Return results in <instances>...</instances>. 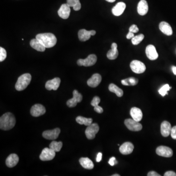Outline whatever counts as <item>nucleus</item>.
Segmentation results:
<instances>
[{
	"label": "nucleus",
	"instance_id": "1",
	"mask_svg": "<svg viewBox=\"0 0 176 176\" xmlns=\"http://www.w3.org/2000/svg\"><path fill=\"white\" fill-rule=\"evenodd\" d=\"M15 123V117L11 113L3 114L0 118V128L3 130L8 131L13 129Z\"/></svg>",
	"mask_w": 176,
	"mask_h": 176
},
{
	"label": "nucleus",
	"instance_id": "2",
	"mask_svg": "<svg viewBox=\"0 0 176 176\" xmlns=\"http://www.w3.org/2000/svg\"><path fill=\"white\" fill-rule=\"evenodd\" d=\"M36 38L46 48L54 47L57 43V39L54 34L51 33L38 34Z\"/></svg>",
	"mask_w": 176,
	"mask_h": 176
},
{
	"label": "nucleus",
	"instance_id": "3",
	"mask_svg": "<svg viewBox=\"0 0 176 176\" xmlns=\"http://www.w3.org/2000/svg\"><path fill=\"white\" fill-rule=\"evenodd\" d=\"M31 80V76L29 74H25L18 78L15 84V88L18 91L24 90L29 85Z\"/></svg>",
	"mask_w": 176,
	"mask_h": 176
},
{
	"label": "nucleus",
	"instance_id": "4",
	"mask_svg": "<svg viewBox=\"0 0 176 176\" xmlns=\"http://www.w3.org/2000/svg\"><path fill=\"white\" fill-rule=\"evenodd\" d=\"M97 61V57L95 54H91L88 56L86 59H80L77 61V65L79 66L90 67L95 65Z\"/></svg>",
	"mask_w": 176,
	"mask_h": 176
},
{
	"label": "nucleus",
	"instance_id": "5",
	"mask_svg": "<svg viewBox=\"0 0 176 176\" xmlns=\"http://www.w3.org/2000/svg\"><path fill=\"white\" fill-rule=\"evenodd\" d=\"M132 70L136 74H142L146 70V66L144 64L140 61L134 60L130 63Z\"/></svg>",
	"mask_w": 176,
	"mask_h": 176
},
{
	"label": "nucleus",
	"instance_id": "6",
	"mask_svg": "<svg viewBox=\"0 0 176 176\" xmlns=\"http://www.w3.org/2000/svg\"><path fill=\"white\" fill-rule=\"evenodd\" d=\"M99 127L97 123H92L88 126L85 131L86 137L89 139L95 138L96 134L99 131Z\"/></svg>",
	"mask_w": 176,
	"mask_h": 176
},
{
	"label": "nucleus",
	"instance_id": "7",
	"mask_svg": "<svg viewBox=\"0 0 176 176\" xmlns=\"http://www.w3.org/2000/svg\"><path fill=\"white\" fill-rule=\"evenodd\" d=\"M124 123L127 128L132 131H139L142 128V126L139 122L133 119H126Z\"/></svg>",
	"mask_w": 176,
	"mask_h": 176
},
{
	"label": "nucleus",
	"instance_id": "8",
	"mask_svg": "<svg viewBox=\"0 0 176 176\" xmlns=\"http://www.w3.org/2000/svg\"><path fill=\"white\" fill-rule=\"evenodd\" d=\"M55 156V152L50 148H45L43 150L40 156V159L42 161H51Z\"/></svg>",
	"mask_w": 176,
	"mask_h": 176
},
{
	"label": "nucleus",
	"instance_id": "9",
	"mask_svg": "<svg viewBox=\"0 0 176 176\" xmlns=\"http://www.w3.org/2000/svg\"><path fill=\"white\" fill-rule=\"evenodd\" d=\"M82 98L81 94L78 93L77 90H74L73 91V97L68 100L67 102V106L70 108L75 107L78 103L81 102Z\"/></svg>",
	"mask_w": 176,
	"mask_h": 176
},
{
	"label": "nucleus",
	"instance_id": "10",
	"mask_svg": "<svg viewBox=\"0 0 176 176\" xmlns=\"http://www.w3.org/2000/svg\"><path fill=\"white\" fill-rule=\"evenodd\" d=\"M46 111V109L44 106L40 104H36L31 107L30 114L33 116L38 117L45 114Z\"/></svg>",
	"mask_w": 176,
	"mask_h": 176
},
{
	"label": "nucleus",
	"instance_id": "11",
	"mask_svg": "<svg viewBox=\"0 0 176 176\" xmlns=\"http://www.w3.org/2000/svg\"><path fill=\"white\" fill-rule=\"evenodd\" d=\"M156 153L163 157L170 158L173 156V151L167 146H160L156 149Z\"/></svg>",
	"mask_w": 176,
	"mask_h": 176
},
{
	"label": "nucleus",
	"instance_id": "12",
	"mask_svg": "<svg viewBox=\"0 0 176 176\" xmlns=\"http://www.w3.org/2000/svg\"><path fill=\"white\" fill-rule=\"evenodd\" d=\"M60 132V129L58 128L51 130L45 131L43 133V137L49 140H54L58 137Z\"/></svg>",
	"mask_w": 176,
	"mask_h": 176
},
{
	"label": "nucleus",
	"instance_id": "13",
	"mask_svg": "<svg viewBox=\"0 0 176 176\" xmlns=\"http://www.w3.org/2000/svg\"><path fill=\"white\" fill-rule=\"evenodd\" d=\"M96 34L95 30H88L85 29H80L78 32V38L81 41L85 42L88 40L91 36L95 35Z\"/></svg>",
	"mask_w": 176,
	"mask_h": 176
},
{
	"label": "nucleus",
	"instance_id": "14",
	"mask_svg": "<svg viewBox=\"0 0 176 176\" xmlns=\"http://www.w3.org/2000/svg\"><path fill=\"white\" fill-rule=\"evenodd\" d=\"M61 80L58 77H56L46 82L45 87L48 90H57L60 84Z\"/></svg>",
	"mask_w": 176,
	"mask_h": 176
},
{
	"label": "nucleus",
	"instance_id": "15",
	"mask_svg": "<svg viewBox=\"0 0 176 176\" xmlns=\"http://www.w3.org/2000/svg\"><path fill=\"white\" fill-rule=\"evenodd\" d=\"M146 56L151 60H155L158 58V55L155 46L152 45L147 46L145 50Z\"/></svg>",
	"mask_w": 176,
	"mask_h": 176
},
{
	"label": "nucleus",
	"instance_id": "16",
	"mask_svg": "<svg viewBox=\"0 0 176 176\" xmlns=\"http://www.w3.org/2000/svg\"><path fill=\"white\" fill-rule=\"evenodd\" d=\"M70 7L67 3L63 4L58 11L59 17L64 19H68L70 13Z\"/></svg>",
	"mask_w": 176,
	"mask_h": 176
},
{
	"label": "nucleus",
	"instance_id": "17",
	"mask_svg": "<svg viewBox=\"0 0 176 176\" xmlns=\"http://www.w3.org/2000/svg\"><path fill=\"white\" fill-rule=\"evenodd\" d=\"M101 76L98 74L93 75L90 79L87 81V84L90 87L96 88L99 85L101 82Z\"/></svg>",
	"mask_w": 176,
	"mask_h": 176
},
{
	"label": "nucleus",
	"instance_id": "18",
	"mask_svg": "<svg viewBox=\"0 0 176 176\" xmlns=\"http://www.w3.org/2000/svg\"><path fill=\"white\" fill-rule=\"evenodd\" d=\"M134 146L133 144L130 142H126L119 147V151L123 155H129L133 152Z\"/></svg>",
	"mask_w": 176,
	"mask_h": 176
},
{
	"label": "nucleus",
	"instance_id": "19",
	"mask_svg": "<svg viewBox=\"0 0 176 176\" xmlns=\"http://www.w3.org/2000/svg\"><path fill=\"white\" fill-rule=\"evenodd\" d=\"M171 125L169 122L164 121L161 126V132L162 136L164 137H167L171 134L172 130Z\"/></svg>",
	"mask_w": 176,
	"mask_h": 176
},
{
	"label": "nucleus",
	"instance_id": "20",
	"mask_svg": "<svg viewBox=\"0 0 176 176\" xmlns=\"http://www.w3.org/2000/svg\"><path fill=\"white\" fill-rule=\"evenodd\" d=\"M137 13L142 16L145 15L148 11V5L145 0H141L138 3L137 8Z\"/></svg>",
	"mask_w": 176,
	"mask_h": 176
},
{
	"label": "nucleus",
	"instance_id": "21",
	"mask_svg": "<svg viewBox=\"0 0 176 176\" xmlns=\"http://www.w3.org/2000/svg\"><path fill=\"white\" fill-rule=\"evenodd\" d=\"M19 158L15 154H10L6 159V165L9 168H13L17 165L19 162Z\"/></svg>",
	"mask_w": 176,
	"mask_h": 176
},
{
	"label": "nucleus",
	"instance_id": "22",
	"mask_svg": "<svg viewBox=\"0 0 176 176\" xmlns=\"http://www.w3.org/2000/svg\"><path fill=\"white\" fill-rule=\"evenodd\" d=\"M126 8V4L123 2H119L112 8V13L116 16L121 15Z\"/></svg>",
	"mask_w": 176,
	"mask_h": 176
},
{
	"label": "nucleus",
	"instance_id": "23",
	"mask_svg": "<svg viewBox=\"0 0 176 176\" xmlns=\"http://www.w3.org/2000/svg\"><path fill=\"white\" fill-rule=\"evenodd\" d=\"M159 29L163 34L167 36H171L173 34V30L170 25L166 22H162L159 25Z\"/></svg>",
	"mask_w": 176,
	"mask_h": 176
},
{
	"label": "nucleus",
	"instance_id": "24",
	"mask_svg": "<svg viewBox=\"0 0 176 176\" xmlns=\"http://www.w3.org/2000/svg\"><path fill=\"white\" fill-rule=\"evenodd\" d=\"M130 115L132 118L137 122H141L142 118V110L137 107H133L131 109Z\"/></svg>",
	"mask_w": 176,
	"mask_h": 176
},
{
	"label": "nucleus",
	"instance_id": "25",
	"mask_svg": "<svg viewBox=\"0 0 176 176\" xmlns=\"http://www.w3.org/2000/svg\"><path fill=\"white\" fill-rule=\"evenodd\" d=\"M117 48V44L115 43H113L111 44V49L109 50L107 53V58L110 60H115L118 57V51Z\"/></svg>",
	"mask_w": 176,
	"mask_h": 176
},
{
	"label": "nucleus",
	"instance_id": "26",
	"mask_svg": "<svg viewBox=\"0 0 176 176\" xmlns=\"http://www.w3.org/2000/svg\"><path fill=\"white\" fill-rule=\"evenodd\" d=\"M81 165L86 169L91 170L94 168V164L93 162L88 158H81L79 159Z\"/></svg>",
	"mask_w": 176,
	"mask_h": 176
},
{
	"label": "nucleus",
	"instance_id": "27",
	"mask_svg": "<svg viewBox=\"0 0 176 176\" xmlns=\"http://www.w3.org/2000/svg\"><path fill=\"white\" fill-rule=\"evenodd\" d=\"M30 45L33 49L37 50V51L43 52L46 49V48L44 47L42 44L37 40L36 38L32 39L30 42Z\"/></svg>",
	"mask_w": 176,
	"mask_h": 176
},
{
	"label": "nucleus",
	"instance_id": "28",
	"mask_svg": "<svg viewBox=\"0 0 176 176\" xmlns=\"http://www.w3.org/2000/svg\"><path fill=\"white\" fill-rule=\"evenodd\" d=\"M100 102H101V98L98 96H95L91 101V105L95 107L94 110L96 112L99 114H101L103 112V109L101 107L98 106V104Z\"/></svg>",
	"mask_w": 176,
	"mask_h": 176
},
{
	"label": "nucleus",
	"instance_id": "29",
	"mask_svg": "<svg viewBox=\"0 0 176 176\" xmlns=\"http://www.w3.org/2000/svg\"><path fill=\"white\" fill-rule=\"evenodd\" d=\"M109 90L111 92L115 93L118 97H122L123 95V91L121 88L117 87L114 84L111 83L109 86Z\"/></svg>",
	"mask_w": 176,
	"mask_h": 176
},
{
	"label": "nucleus",
	"instance_id": "30",
	"mask_svg": "<svg viewBox=\"0 0 176 176\" xmlns=\"http://www.w3.org/2000/svg\"><path fill=\"white\" fill-rule=\"evenodd\" d=\"M76 121L80 125H85L89 126L93 122V119L91 118H86L81 116H79L76 118Z\"/></svg>",
	"mask_w": 176,
	"mask_h": 176
},
{
	"label": "nucleus",
	"instance_id": "31",
	"mask_svg": "<svg viewBox=\"0 0 176 176\" xmlns=\"http://www.w3.org/2000/svg\"><path fill=\"white\" fill-rule=\"evenodd\" d=\"M138 82V79L135 77H129L122 80V84L125 86H135Z\"/></svg>",
	"mask_w": 176,
	"mask_h": 176
},
{
	"label": "nucleus",
	"instance_id": "32",
	"mask_svg": "<svg viewBox=\"0 0 176 176\" xmlns=\"http://www.w3.org/2000/svg\"><path fill=\"white\" fill-rule=\"evenodd\" d=\"M67 3L70 7H73L75 11H78L81 8V5L79 0H67Z\"/></svg>",
	"mask_w": 176,
	"mask_h": 176
},
{
	"label": "nucleus",
	"instance_id": "33",
	"mask_svg": "<svg viewBox=\"0 0 176 176\" xmlns=\"http://www.w3.org/2000/svg\"><path fill=\"white\" fill-rule=\"evenodd\" d=\"M62 146L63 143L61 142H57L53 141L50 143L49 147L51 149L54 151L55 152H57L61 150Z\"/></svg>",
	"mask_w": 176,
	"mask_h": 176
},
{
	"label": "nucleus",
	"instance_id": "34",
	"mask_svg": "<svg viewBox=\"0 0 176 176\" xmlns=\"http://www.w3.org/2000/svg\"><path fill=\"white\" fill-rule=\"evenodd\" d=\"M144 38V35L143 34L135 36L132 38V43L134 45H137L139 44Z\"/></svg>",
	"mask_w": 176,
	"mask_h": 176
},
{
	"label": "nucleus",
	"instance_id": "35",
	"mask_svg": "<svg viewBox=\"0 0 176 176\" xmlns=\"http://www.w3.org/2000/svg\"><path fill=\"white\" fill-rule=\"evenodd\" d=\"M171 89V87H170L168 84H165L158 90V93L161 96H164L165 95L168 94L167 91H169Z\"/></svg>",
	"mask_w": 176,
	"mask_h": 176
},
{
	"label": "nucleus",
	"instance_id": "36",
	"mask_svg": "<svg viewBox=\"0 0 176 176\" xmlns=\"http://www.w3.org/2000/svg\"><path fill=\"white\" fill-rule=\"evenodd\" d=\"M7 51L2 47L0 48V61L3 62L7 58Z\"/></svg>",
	"mask_w": 176,
	"mask_h": 176
},
{
	"label": "nucleus",
	"instance_id": "37",
	"mask_svg": "<svg viewBox=\"0 0 176 176\" xmlns=\"http://www.w3.org/2000/svg\"><path fill=\"white\" fill-rule=\"evenodd\" d=\"M129 31H131L132 33H133L134 34L135 33H137L139 31L138 27L136 25H132L129 28Z\"/></svg>",
	"mask_w": 176,
	"mask_h": 176
},
{
	"label": "nucleus",
	"instance_id": "38",
	"mask_svg": "<svg viewBox=\"0 0 176 176\" xmlns=\"http://www.w3.org/2000/svg\"><path fill=\"white\" fill-rule=\"evenodd\" d=\"M109 163L111 166H114L116 164H117V161L116 160L115 157H111L109 161Z\"/></svg>",
	"mask_w": 176,
	"mask_h": 176
},
{
	"label": "nucleus",
	"instance_id": "39",
	"mask_svg": "<svg viewBox=\"0 0 176 176\" xmlns=\"http://www.w3.org/2000/svg\"><path fill=\"white\" fill-rule=\"evenodd\" d=\"M171 136L173 139H176V126L172 127L171 132Z\"/></svg>",
	"mask_w": 176,
	"mask_h": 176
},
{
	"label": "nucleus",
	"instance_id": "40",
	"mask_svg": "<svg viewBox=\"0 0 176 176\" xmlns=\"http://www.w3.org/2000/svg\"><path fill=\"white\" fill-rule=\"evenodd\" d=\"M164 176H176V173L172 171L166 172L164 175Z\"/></svg>",
	"mask_w": 176,
	"mask_h": 176
},
{
	"label": "nucleus",
	"instance_id": "41",
	"mask_svg": "<svg viewBox=\"0 0 176 176\" xmlns=\"http://www.w3.org/2000/svg\"><path fill=\"white\" fill-rule=\"evenodd\" d=\"M148 176H161V175L158 174V173H157L155 171H151L149 172L148 174Z\"/></svg>",
	"mask_w": 176,
	"mask_h": 176
},
{
	"label": "nucleus",
	"instance_id": "42",
	"mask_svg": "<svg viewBox=\"0 0 176 176\" xmlns=\"http://www.w3.org/2000/svg\"><path fill=\"white\" fill-rule=\"evenodd\" d=\"M102 157V153H98V154H97V157H96V161L97 163L101 162V161Z\"/></svg>",
	"mask_w": 176,
	"mask_h": 176
},
{
	"label": "nucleus",
	"instance_id": "43",
	"mask_svg": "<svg viewBox=\"0 0 176 176\" xmlns=\"http://www.w3.org/2000/svg\"><path fill=\"white\" fill-rule=\"evenodd\" d=\"M134 36H134V33H132L131 31H129L128 34L126 36V38L128 39H132V38H133Z\"/></svg>",
	"mask_w": 176,
	"mask_h": 176
},
{
	"label": "nucleus",
	"instance_id": "44",
	"mask_svg": "<svg viewBox=\"0 0 176 176\" xmlns=\"http://www.w3.org/2000/svg\"><path fill=\"white\" fill-rule=\"evenodd\" d=\"M172 70L173 71V74L175 75H176V66H172Z\"/></svg>",
	"mask_w": 176,
	"mask_h": 176
},
{
	"label": "nucleus",
	"instance_id": "45",
	"mask_svg": "<svg viewBox=\"0 0 176 176\" xmlns=\"http://www.w3.org/2000/svg\"><path fill=\"white\" fill-rule=\"evenodd\" d=\"M106 1L110 3H113L116 1V0H106Z\"/></svg>",
	"mask_w": 176,
	"mask_h": 176
},
{
	"label": "nucleus",
	"instance_id": "46",
	"mask_svg": "<svg viewBox=\"0 0 176 176\" xmlns=\"http://www.w3.org/2000/svg\"><path fill=\"white\" fill-rule=\"evenodd\" d=\"M112 176H120L119 174H115V175H112Z\"/></svg>",
	"mask_w": 176,
	"mask_h": 176
}]
</instances>
